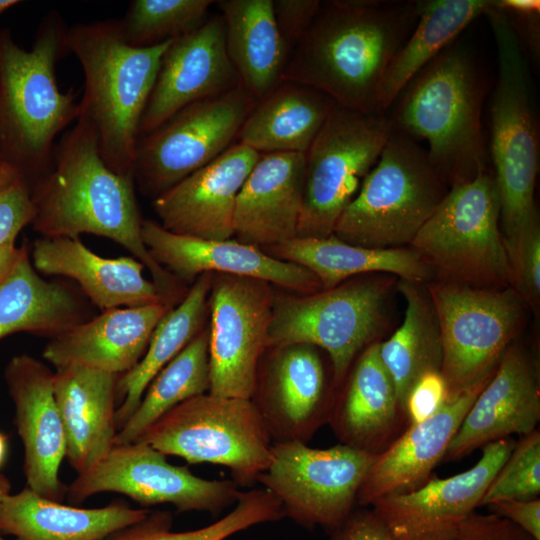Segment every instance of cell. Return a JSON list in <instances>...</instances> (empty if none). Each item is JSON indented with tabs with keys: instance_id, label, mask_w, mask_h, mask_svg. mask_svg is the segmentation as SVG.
Listing matches in <instances>:
<instances>
[{
	"instance_id": "obj_1",
	"label": "cell",
	"mask_w": 540,
	"mask_h": 540,
	"mask_svg": "<svg viewBox=\"0 0 540 540\" xmlns=\"http://www.w3.org/2000/svg\"><path fill=\"white\" fill-rule=\"evenodd\" d=\"M133 175H120L104 162L97 131L80 114L55 144L48 171L31 186L33 230L41 237L111 239L147 268L153 283L172 302L178 280L149 254L141 237V218Z\"/></svg>"
},
{
	"instance_id": "obj_2",
	"label": "cell",
	"mask_w": 540,
	"mask_h": 540,
	"mask_svg": "<svg viewBox=\"0 0 540 540\" xmlns=\"http://www.w3.org/2000/svg\"><path fill=\"white\" fill-rule=\"evenodd\" d=\"M418 14V0L321 1L281 80L314 88L341 107L379 113L383 76Z\"/></svg>"
},
{
	"instance_id": "obj_3",
	"label": "cell",
	"mask_w": 540,
	"mask_h": 540,
	"mask_svg": "<svg viewBox=\"0 0 540 540\" xmlns=\"http://www.w3.org/2000/svg\"><path fill=\"white\" fill-rule=\"evenodd\" d=\"M67 30L61 14L49 11L25 50L0 29V162L30 187L48 171L57 136L80 115L79 94L62 92L56 81Z\"/></svg>"
},
{
	"instance_id": "obj_4",
	"label": "cell",
	"mask_w": 540,
	"mask_h": 540,
	"mask_svg": "<svg viewBox=\"0 0 540 540\" xmlns=\"http://www.w3.org/2000/svg\"><path fill=\"white\" fill-rule=\"evenodd\" d=\"M172 41L133 47L125 41L118 19L78 23L67 30L68 53L75 55L84 73L80 114L94 125L101 156L117 174L133 175L141 119Z\"/></svg>"
},
{
	"instance_id": "obj_5",
	"label": "cell",
	"mask_w": 540,
	"mask_h": 540,
	"mask_svg": "<svg viewBox=\"0 0 540 540\" xmlns=\"http://www.w3.org/2000/svg\"><path fill=\"white\" fill-rule=\"evenodd\" d=\"M483 98L472 55L452 43L405 86L389 118L395 130L427 142L430 162L451 187L487 170Z\"/></svg>"
},
{
	"instance_id": "obj_6",
	"label": "cell",
	"mask_w": 540,
	"mask_h": 540,
	"mask_svg": "<svg viewBox=\"0 0 540 540\" xmlns=\"http://www.w3.org/2000/svg\"><path fill=\"white\" fill-rule=\"evenodd\" d=\"M427 150L393 130L376 164L340 215L338 239L364 248L411 244L448 192Z\"/></svg>"
},
{
	"instance_id": "obj_7",
	"label": "cell",
	"mask_w": 540,
	"mask_h": 540,
	"mask_svg": "<svg viewBox=\"0 0 540 540\" xmlns=\"http://www.w3.org/2000/svg\"><path fill=\"white\" fill-rule=\"evenodd\" d=\"M485 16L498 56V76L490 106V151L500 198V227L505 243H509L539 217L534 200L539 137L521 43L494 1Z\"/></svg>"
},
{
	"instance_id": "obj_8",
	"label": "cell",
	"mask_w": 540,
	"mask_h": 540,
	"mask_svg": "<svg viewBox=\"0 0 540 540\" xmlns=\"http://www.w3.org/2000/svg\"><path fill=\"white\" fill-rule=\"evenodd\" d=\"M410 245L439 281L512 287L499 193L488 170L451 186Z\"/></svg>"
},
{
	"instance_id": "obj_9",
	"label": "cell",
	"mask_w": 540,
	"mask_h": 540,
	"mask_svg": "<svg viewBox=\"0 0 540 540\" xmlns=\"http://www.w3.org/2000/svg\"><path fill=\"white\" fill-rule=\"evenodd\" d=\"M137 441L190 464L225 466L238 486L258 481L270 464L273 443L251 399L210 393L177 405Z\"/></svg>"
},
{
	"instance_id": "obj_10",
	"label": "cell",
	"mask_w": 540,
	"mask_h": 540,
	"mask_svg": "<svg viewBox=\"0 0 540 540\" xmlns=\"http://www.w3.org/2000/svg\"><path fill=\"white\" fill-rule=\"evenodd\" d=\"M394 128L385 113L334 105L305 153L299 238H325L376 164Z\"/></svg>"
},
{
	"instance_id": "obj_11",
	"label": "cell",
	"mask_w": 540,
	"mask_h": 540,
	"mask_svg": "<svg viewBox=\"0 0 540 540\" xmlns=\"http://www.w3.org/2000/svg\"><path fill=\"white\" fill-rule=\"evenodd\" d=\"M426 287L440 329L448 400L493 373L520 327L523 300L512 287L439 280Z\"/></svg>"
},
{
	"instance_id": "obj_12",
	"label": "cell",
	"mask_w": 540,
	"mask_h": 540,
	"mask_svg": "<svg viewBox=\"0 0 540 540\" xmlns=\"http://www.w3.org/2000/svg\"><path fill=\"white\" fill-rule=\"evenodd\" d=\"M256 103L239 84L185 106L141 136L133 176L142 194L154 200L219 157L235 143Z\"/></svg>"
},
{
	"instance_id": "obj_13",
	"label": "cell",
	"mask_w": 540,
	"mask_h": 540,
	"mask_svg": "<svg viewBox=\"0 0 540 540\" xmlns=\"http://www.w3.org/2000/svg\"><path fill=\"white\" fill-rule=\"evenodd\" d=\"M377 456L343 443L317 449L299 441L273 442L270 464L257 482L279 500L284 516L333 530L353 511Z\"/></svg>"
},
{
	"instance_id": "obj_14",
	"label": "cell",
	"mask_w": 540,
	"mask_h": 540,
	"mask_svg": "<svg viewBox=\"0 0 540 540\" xmlns=\"http://www.w3.org/2000/svg\"><path fill=\"white\" fill-rule=\"evenodd\" d=\"M384 285L354 280L324 290L273 297L268 348L309 344L325 350L339 383L376 336L384 313Z\"/></svg>"
},
{
	"instance_id": "obj_15",
	"label": "cell",
	"mask_w": 540,
	"mask_h": 540,
	"mask_svg": "<svg viewBox=\"0 0 540 540\" xmlns=\"http://www.w3.org/2000/svg\"><path fill=\"white\" fill-rule=\"evenodd\" d=\"M102 492L124 494L143 505L172 504L179 512L214 515L237 502L233 480H208L187 467L170 464L165 455L140 441L114 445L67 487L70 502L79 503Z\"/></svg>"
},
{
	"instance_id": "obj_16",
	"label": "cell",
	"mask_w": 540,
	"mask_h": 540,
	"mask_svg": "<svg viewBox=\"0 0 540 540\" xmlns=\"http://www.w3.org/2000/svg\"><path fill=\"white\" fill-rule=\"evenodd\" d=\"M270 285L257 278L213 273L208 393L251 399L258 365L268 348L274 297Z\"/></svg>"
},
{
	"instance_id": "obj_17",
	"label": "cell",
	"mask_w": 540,
	"mask_h": 540,
	"mask_svg": "<svg viewBox=\"0 0 540 540\" xmlns=\"http://www.w3.org/2000/svg\"><path fill=\"white\" fill-rule=\"evenodd\" d=\"M509 438L483 446L475 466L458 475L432 478L421 487L382 497L372 511L394 540H452L513 451Z\"/></svg>"
},
{
	"instance_id": "obj_18",
	"label": "cell",
	"mask_w": 540,
	"mask_h": 540,
	"mask_svg": "<svg viewBox=\"0 0 540 540\" xmlns=\"http://www.w3.org/2000/svg\"><path fill=\"white\" fill-rule=\"evenodd\" d=\"M240 84L228 57L221 14L173 40L164 52L145 107L140 137L185 106L227 92Z\"/></svg>"
},
{
	"instance_id": "obj_19",
	"label": "cell",
	"mask_w": 540,
	"mask_h": 540,
	"mask_svg": "<svg viewBox=\"0 0 540 540\" xmlns=\"http://www.w3.org/2000/svg\"><path fill=\"white\" fill-rule=\"evenodd\" d=\"M267 350L251 400L273 442L306 443L329 416L325 369L317 347L289 344Z\"/></svg>"
},
{
	"instance_id": "obj_20",
	"label": "cell",
	"mask_w": 540,
	"mask_h": 540,
	"mask_svg": "<svg viewBox=\"0 0 540 540\" xmlns=\"http://www.w3.org/2000/svg\"><path fill=\"white\" fill-rule=\"evenodd\" d=\"M141 237L154 261L177 280L194 282L202 273L211 272L257 278L304 294L322 289L307 268L236 240L179 235L150 219H143Z\"/></svg>"
},
{
	"instance_id": "obj_21",
	"label": "cell",
	"mask_w": 540,
	"mask_h": 540,
	"mask_svg": "<svg viewBox=\"0 0 540 540\" xmlns=\"http://www.w3.org/2000/svg\"><path fill=\"white\" fill-rule=\"evenodd\" d=\"M260 155L236 141L215 160L152 200L160 225L179 235L231 239L237 196Z\"/></svg>"
},
{
	"instance_id": "obj_22",
	"label": "cell",
	"mask_w": 540,
	"mask_h": 540,
	"mask_svg": "<svg viewBox=\"0 0 540 540\" xmlns=\"http://www.w3.org/2000/svg\"><path fill=\"white\" fill-rule=\"evenodd\" d=\"M53 374L41 361L27 354L11 358L4 371L24 445L27 487L60 502L67 492L59 477L66 456V437L54 396Z\"/></svg>"
},
{
	"instance_id": "obj_23",
	"label": "cell",
	"mask_w": 540,
	"mask_h": 540,
	"mask_svg": "<svg viewBox=\"0 0 540 540\" xmlns=\"http://www.w3.org/2000/svg\"><path fill=\"white\" fill-rule=\"evenodd\" d=\"M540 419L536 368L519 345H509L488 383L466 413L445 452L458 460L512 434L527 435Z\"/></svg>"
},
{
	"instance_id": "obj_24",
	"label": "cell",
	"mask_w": 540,
	"mask_h": 540,
	"mask_svg": "<svg viewBox=\"0 0 540 540\" xmlns=\"http://www.w3.org/2000/svg\"><path fill=\"white\" fill-rule=\"evenodd\" d=\"M31 262L40 274L74 280L91 304L101 311L169 303L143 275L136 258H104L79 237H40L33 242Z\"/></svg>"
},
{
	"instance_id": "obj_25",
	"label": "cell",
	"mask_w": 540,
	"mask_h": 540,
	"mask_svg": "<svg viewBox=\"0 0 540 540\" xmlns=\"http://www.w3.org/2000/svg\"><path fill=\"white\" fill-rule=\"evenodd\" d=\"M305 154H261L237 196L236 241L261 250L297 237Z\"/></svg>"
},
{
	"instance_id": "obj_26",
	"label": "cell",
	"mask_w": 540,
	"mask_h": 540,
	"mask_svg": "<svg viewBox=\"0 0 540 540\" xmlns=\"http://www.w3.org/2000/svg\"><path fill=\"white\" fill-rule=\"evenodd\" d=\"M171 308L164 302L102 311L50 338L43 357L55 368L76 365L122 375L143 357L155 327Z\"/></svg>"
},
{
	"instance_id": "obj_27",
	"label": "cell",
	"mask_w": 540,
	"mask_h": 540,
	"mask_svg": "<svg viewBox=\"0 0 540 540\" xmlns=\"http://www.w3.org/2000/svg\"><path fill=\"white\" fill-rule=\"evenodd\" d=\"M493 373L457 397L448 399L429 419L410 425L389 449L378 453L359 488L357 503L371 506L382 497L406 493L426 483Z\"/></svg>"
},
{
	"instance_id": "obj_28",
	"label": "cell",
	"mask_w": 540,
	"mask_h": 540,
	"mask_svg": "<svg viewBox=\"0 0 540 540\" xmlns=\"http://www.w3.org/2000/svg\"><path fill=\"white\" fill-rule=\"evenodd\" d=\"M119 375L84 366L56 368L54 396L66 437V457L84 472L114 446Z\"/></svg>"
},
{
	"instance_id": "obj_29",
	"label": "cell",
	"mask_w": 540,
	"mask_h": 540,
	"mask_svg": "<svg viewBox=\"0 0 540 540\" xmlns=\"http://www.w3.org/2000/svg\"><path fill=\"white\" fill-rule=\"evenodd\" d=\"M79 288L44 279L27 246L0 283V339L18 332L53 338L92 316Z\"/></svg>"
},
{
	"instance_id": "obj_30",
	"label": "cell",
	"mask_w": 540,
	"mask_h": 540,
	"mask_svg": "<svg viewBox=\"0 0 540 540\" xmlns=\"http://www.w3.org/2000/svg\"><path fill=\"white\" fill-rule=\"evenodd\" d=\"M149 513L116 502L101 508L64 505L26 487L1 501L0 533L16 540H102Z\"/></svg>"
},
{
	"instance_id": "obj_31",
	"label": "cell",
	"mask_w": 540,
	"mask_h": 540,
	"mask_svg": "<svg viewBox=\"0 0 540 540\" xmlns=\"http://www.w3.org/2000/svg\"><path fill=\"white\" fill-rule=\"evenodd\" d=\"M335 104L314 88L281 80L257 101L237 142L259 154H305Z\"/></svg>"
},
{
	"instance_id": "obj_32",
	"label": "cell",
	"mask_w": 540,
	"mask_h": 540,
	"mask_svg": "<svg viewBox=\"0 0 540 540\" xmlns=\"http://www.w3.org/2000/svg\"><path fill=\"white\" fill-rule=\"evenodd\" d=\"M228 57L240 84L256 100L280 81L289 53L278 31L273 0L216 1Z\"/></svg>"
},
{
	"instance_id": "obj_33",
	"label": "cell",
	"mask_w": 540,
	"mask_h": 540,
	"mask_svg": "<svg viewBox=\"0 0 540 540\" xmlns=\"http://www.w3.org/2000/svg\"><path fill=\"white\" fill-rule=\"evenodd\" d=\"M265 253L310 270L327 290L348 278L370 272H385L402 280L425 283L430 268L407 248L371 249L346 243L334 235L325 238H293L263 250Z\"/></svg>"
},
{
	"instance_id": "obj_34",
	"label": "cell",
	"mask_w": 540,
	"mask_h": 540,
	"mask_svg": "<svg viewBox=\"0 0 540 540\" xmlns=\"http://www.w3.org/2000/svg\"><path fill=\"white\" fill-rule=\"evenodd\" d=\"M494 0H418L417 22L392 58L377 98L385 113L405 86L476 18L486 15Z\"/></svg>"
},
{
	"instance_id": "obj_35",
	"label": "cell",
	"mask_w": 540,
	"mask_h": 540,
	"mask_svg": "<svg viewBox=\"0 0 540 540\" xmlns=\"http://www.w3.org/2000/svg\"><path fill=\"white\" fill-rule=\"evenodd\" d=\"M379 347L380 343L374 342L362 352L344 395L329 416L343 444L374 453L399 410L394 383L381 360Z\"/></svg>"
},
{
	"instance_id": "obj_36",
	"label": "cell",
	"mask_w": 540,
	"mask_h": 540,
	"mask_svg": "<svg viewBox=\"0 0 540 540\" xmlns=\"http://www.w3.org/2000/svg\"><path fill=\"white\" fill-rule=\"evenodd\" d=\"M212 276L213 273L205 272L195 279L180 304L159 321L137 365L119 375L116 385L117 431L135 411L154 377L202 330Z\"/></svg>"
},
{
	"instance_id": "obj_37",
	"label": "cell",
	"mask_w": 540,
	"mask_h": 540,
	"mask_svg": "<svg viewBox=\"0 0 540 540\" xmlns=\"http://www.w3.org/2000/svg\"><path fill=\"white\" fill-rule=\"evenodd\" d=\"M406 302L404 320L394 334L380 343L381 360L394 383L399 409L425 373L440 371L443 351L436 312L423 283L400 280Z\"/></svg>"
},
{
	"instance_id": "obj_38",
	"label": "cell",
	"mask_w": 540,
	"mask_h": 540,
	"mask_svg": "<svg viewBox=\"0 0 540 540\" xmlns=\"http://www.w3.org/2000/svg\"><path fill=\"white\" fill-rule=\"evenodd\" d=\"M210 389L209 328L199 334L151 381L135 411L117 431L114 445L133 443L184 401Z\"/></svg>"
},
{
	"instance_id": "obj_39",
	"label": "cell",
	"mask_w": 540,
	"mask_h": 540,
	"mask_svg": "<svg viewBox=\"0 0 540 540\" xmlns=\"http://www.w3.org/2000/svg\"><path fill=\"white\" fill-rule=\"evenodd\" d=\"M283 517L281 503L269 490L253 489L241 491L234 509L205 527L174 532L171 531L172 515L157 511L102 540H225L252 526L278 521Z\"/></svg>"
},
{
	"instance_id": "obj_40",
	"label": "cell",
	"mask_w": 540,
	"mask_h": 540,
	"mask_svg": "<svg viewBox=\"0 0 540 540\" xmlns=\"http://www.w3.org/2000/svg\"><path fill=\"white\" fill-rule=\"evenodd\" d=\"M212 0H133L119 20L125 41L138 48L175 40L202 25Z\"/></svg>"
},
{
	"instance_id": "obj_41",
	"label": "cell",
	"mask_w": 540,
	"mask_h": 540,
	"mask_svg": "<svg viewBox=\"0 0 540 540\" xmlns=\"http://www.w3.org/2000/svg\"><path fill=\"white\" fill-rule=\"evenodd\" d=\"M540 493V433L534 430L516 444L488 486L481 505L530 500Z\"/></svg>"
},
{
	"instance_id": "obj_42",
	"label": "cell",
	"mask_w": 540,
	"mask_h": 540,
	"mask_svg": "<svg viewBox=\"0 0 540 540\" xmlns=\"http://www.w3.org/2000/svg\"><path fill=\"white\" fill-rule=\"evenodd\" d=\"M35 208L28 182L12 170L0 183V259L15 261L22 253L15 241L32 224Z\"/></svg>"
},
{
	"instance_id": "obj_43",
	"label": "cell",
	"mask_w": 540,
	"mask_h": 540,
	"mask_svg": "<svg viewBox=\"0 0 540 540\" xmlns=\"http://www.w3.org/2000/svg\"><path fill=\"white\" fill-rule=\"evenodd\" d=\"M512 274V288L536 312L540 302V224L529 222L505 243Z\"/></svg>"
},
{
	"instance_id": "obj_44",
	"label": "cell",
	"mask_w": 540,
	"mask_h": 540,
	"mask_svg": "<svg viewBox=\"0 0 540 540\" xmlns=\"http://www.w3.org/2000/svg\"><path fill=\"white\" fill-rule=\"evenodd\" d=\"M448 388L440 371L423 374L411 388L405 410L410 425L418 424L436 414L446 403Z\"/></svg>"
},
{
	"instance_id": "obj_45",
	"label": "cell",
	"mask_w": 540,
	"mask_h": 540,
	"mask_svg": "<svg viewBox=\"0 0 540 540\" xmlns=\"http://www.w3.org/2000/svg\"><path fill=\"white\" fill-rule=\"evenodd\" d=\"M320 4L319 0H273L274 19L289 54L311 25Z\"/></svg>"
},
{
	"instance_id": "obj_46",
	"label": "cell",
	"mask_w": 540,
	"mask_h": 540,
	"mask_svg": "<svg viewBox=\"0 0 540 540\" xmlns=\"http://www.w3.org/2000/svg\"><path fill=\"white\" fill-rule=\"evenodd\" d=\"M512 25L519 42H524L536 59L540 52V1L494 0Z\"/></svg>"
},
{
	"instance_id": "obj_47",
	"label": "cell",
	"mask_w": 540,
	"mask_h": 540,
	"mask_svg": "<svg viewBox=\"0 0 540 540\" xmlns=\"http://www.w3.org/2000/svg\"><path fill=\"white\" fill-rule=\"evenodd\" d=\"M452 540H535L520 527L494 513L476 514L463 523Z\"/></svg>"
},
{
	"instance_id": "obj_48",
	"label": "cell",
	"mask_w": 540,
	"mask_h": 540,
	"mask_svg": "<svg viewBox=\"0 0 540 540\" xmlns=\"http://www.w3.org/2000/svg\"><path fill=\"white\" fill-rule=\"evenodd\" d=\"M332 540H394L372 510H356L332 530Z\"/></svg>"
},
{
	"instance_id": "obj_49",
	"label": "cell",
	"mask_w": 540,
	"mask_h": 540,
	"mask_svg": "<svg viewBox=\"0 0 540 540\" xmlns=\"http://www.w3.org/2000/svg\"><path fill=\"white\" fill-rule=\"evenodd\" d=\"M491 513L508 519L535 540H540V500H507L488 505Z\"/></svg>"
},
{
	"instance_id": "obj_50",
	"label": "cell",
	"mask_w": 540,
	"mask_h": 540,
	"mask_svg": "<svg viewBox=\"0 0 540 540\" xmlns=\"http://www.w3.org/2000/svg\"><path fill=\"white\" fill-rule=\"evenodd\" d=\"M13 169L10 168L9 166H7L6 164H1L0 165V183L8 176V174L12 171ZM23 251V250H22ZM20 257V256H19ZM19 259V258H18ZM17 259V260H18ZM17 260L15 261H10V260H3V259H0V283L4 280V278L7 276V274L10 272V270L12 269V267L15 265V263L17 262Z\"/></svg>"
},
{
	"instance_id": "obj_51",
	"label": "cell",
	"mask_w": 540,
	"mask_h": 540,
	"mask_svg": "<svg viewBox=\"0 0 540 540\" xmlns=\"http://www.w3.org/2000/svg\"><path fill=\"white\" fill-rule=\"evenodd\" d=\"M10 484L7 479L0 475V503L9 494Z\"/></svg>"
},
{
	"instance_id": "obj_52",
	"label": "cell",
	"mask_w": 540,
	"mask_h": 540,
	"mask_svg": "<svg viewBox=\"0 0 540 540\" xmlns=\"http://www.w3.org/2000/svg\"><path fill=\"white\" fill-rule=\"evenodd\" d=\"M20 3L21 1L18 0H0V16Z\"/></svg>"
},
{
	"instance_id": "obj_53",
	"label": "cell",
	"mask_w": 540,
	"mask_h": 540,
	"mask_svg": "<svg viewBox=\"0 0 540 540\" xmlns=\"http://www.w3.org/2000/svg\"><path fill=\"white\" fill-rule=\"evenodd\" d=\"M7 454V439L0 433V466L3 464Z\"/></svg>"
},
{
	"instance_id": "obj_54",
	"label": "cell",
	"mask_w": 540,
	"mask_h": 540,
	"mask_svg": "<svg viewBox=\"0 0 540 540\" xmlns=\"http://www.w3.org/2000/svg\"><path fill=\"white\" fill-rule=\"evenodd\" d=\"M0 540H5V539L3 537H1V535H0Z\"/></svg>"
},
{
	"instance_id": "obj_55",
	"label": "cell",
	"mask_w": 540,
	"mask_h": 540,
	"mask_svg": "<svg viewBox=\"0 0 540 540\" xmlns=\"http://www.w3.org/2000/svg\"><path fill=\"white\" fill-rule=\"evenodd\" d=\"M1 164H2V163L0 162V165H1Z\"/></svg>"
}]
</instances>
